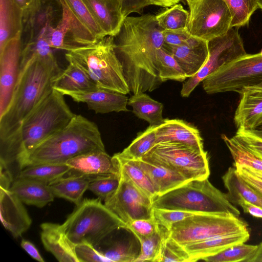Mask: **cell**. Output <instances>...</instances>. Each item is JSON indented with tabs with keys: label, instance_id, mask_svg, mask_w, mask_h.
I'll use <instances>...</instances> for the list:
<instances>
[{
	"label": "cell",
	"instance_id": "6da1fadb",
	"mask_svg": "<svg viewBox=\"0 0 262 262\" xmlns=\"http://www.w3.org/2000/svg\"><path fill=\"white\" fill-rule=\"evenodd\" d=\"M114 42L116 55L133 94L151 92L162 84L157 57L164 41L155 15L126 17Z\"/></svg>",
	"mask_w": 262,
	"mask_h": 262
},
{
	"label": "cell",
	"instance_id": "7a4b0ae2",
	"mask_svg": "<svg viewBox=\"0 0 262 262\" xmlns=\"http://www.w3.org/2000/svg\"><path fill=\"white\" fill-rule=\"evenodd\" d=\"M63 96L53 89L12 135L0 141V164L8 168L16 164L20 171L28 156L38 145L70 123L75 114Z\"/></svg>",
	"mask_w": 262,
	"mask_h": 262
},
{
	"label": "cell",
	"instance_id": "3957f363",
	"mask_svg": "<svg viewBox=\"0 0 262 262\" xmlns=\"http://www.w3.org/2000/svg\"><path fill=\"white\" fill-rule=\"evenodd\" d=\"M62 71L54 55L34 58L19 69L11 101L0 117V140L12 135L51 93L55 79Z\"/></svg>",
	"mask_w": 262,
	"mask_h": 262
},
{
	"label": "cell",
	"instance_id": "277c9868",
	"mask_svg": "<svg viewBox=\"0 0 262 262\" xmlns=\"http://www.w3.org/2000/svg\"><path fill=\"white\" fill-rule=\"evenodd\" d=\"M96 150H105L97 125L84 116L75 114L65 127L29 154L23 169L40 164H64L71 158Z\"/></svg>",
	"mask_w": 262,
	"mask_h": 262
},
{
	"label": "cell",
	"instance_id": "5b68a950",
	"mask_svg": "<svg viewBox=\"0 0 262 262\" xmlns=\"http://www.w3.org/2000/svg\"><path fill=\"white\" fill-rule=\"evenodd\" d=\"M67 61L81 69L99 88L124 95L130 90L115 52L114 37L106 36L95 43L67 52Z\"/></svg>",
	"mask_w": 262,
	"mask_h": 262
},
{
	"label": "cell",
	"instance_id": "8992f818",
	"mask_svg": "<svg viewBox=\"0 0 262 262\" xmlns=\"http://www.w3.org/2000/svg\"><path fill=\"white\" fill-rule=\"evenodd\" d=\"M152 207L196 213H228L237 217L240 215L227 193L215 187L208 178L189 181L158 196L152 202Z\"/></svg>",
	"mask_w": 262,
	"mask_h": 262
},
{
	"label": "cell",
	"instance_id": "52a82bcc",
	"mask_svg": "<svg viewBox=\"0 0 262 262\" xmlns=\"http://www.w3.org/2000/svg\"><path fill=\"white\" fill-rule=\"evenodd\" d=\"M61 227L74 246L87 243L94 247L115 230L126 229V224L102 204L99 198L82 200Z\"/></svg>",
	"mask_w": 262,
	"mask_h": 262
},
{
	"label": "cell",
	"instance_id": "ba28073f",
	"mask_svg": "<svg viewBox=\"0 0 262 262\" xmlns=\"http://www.w3.org/2000/svg\"><path fill=\"white\" fill-rule=\"evenodd\" d=\"M142 160L174 171L188 181L207 179L210 174L207 152L178 142H157Z\"/></svg>",
	"mask_w": 262,
	"mask_h": 262
},
{
	"label": "cell",
	"instance_id": "9c48e42d",
	"mask_svg": "<svg viewBox=\"0 0 262 262\" xmlns=\"http://www.w3.org/2000/svg\"><path fill=\"white\" fill-rule=\"evenodd\" d=\"M248 224L228 213H200L172 224L169 236L184 247L214 236L248 231Z\"/></svg>",
	"mask_w": 262,
	"mask_h": 262
},
{
	"label": "cell",
	"instance_id": "30bf717a",
	"mask_svg": "<svg viewBox=\"0 0 262 262\" xmlns=\"http://www.w3.org/2000/svg\"><path fill=\"white\" fill-rule=\"evenodd\" d=\"M262 83V56L246 54L210 74L202 81L208 94L227 92L239 94L243 89Z\"/></svg>",
	"mask_w": 262,
	"mask_h": 262
},
{
	"label": "cell",
	"instance_id": "8fae6325",
	"mask_svg": "<svg viewBox=\"0 0 262 262\" xmlns=\"http://www.w3.org/2000/svg\"><path fill=\"white\" fill-rule=\"evenodd\" d=\"M186 29L193 36L209 41L231 28L232 15L224 0H188Z\"/></svg>",
	"mask_w": 262,
	"mask_h": 262
},
{
	"label": "cell",
	"instance_id": "7c38bea8",
	"mask_svg": "<svg viewBox=\"0 0 262 262\" xmlns=\"http://www.w3.org/2000/svg\"><path fill=\"white\" fill-rule=\"evenodd\" d=\"M208 58L200 70L182 85L181 95L188 97L196 86L210 74L247 54L238 30L231 28L224 35L208 41Z\"/></svg>",
	"mask_w": 262,
	"mask_h": 262
},
{
	"label": "cell",
	"instance_id": "4fadbf2b",
	"mask_svg": "<svg viewBox=\"0 0 262 262\" xmlns=\"http://www.w3.org/2000/svg\"><path fill=\"white\" fill-rule=\"evenodd\" d=\"M117 190L104 202L105 206L126 224L137 219L153 217V201L128 179L120 175Z\"/></svg>",
	"mask_w": 262,
	"mask_h": 262
},
{
	"label": "cell",
	"instance_id": "5bb4252c",
	"mask_svg": "<svg viewBox=\"0 0 262 262\" xmlns=\"http://www.w3.org/2000/svg\"><path fill=\"white\" fill-rule=\"evenodd\" d=\"M59 1L62 8L61 17L48 38L52 48L68 52L99 40L73 14L64 0Z\"/></svg>",
	"mask_w": 262,
	"mask_h": 262
},
{
	"label": "cell",
	"instance_id": "9a60e30c",
	"mask_svg": "<svg viewBox=\"0 0 262 262\" xmlns=\"http://www.w3.org/2000/svg\"><path fill=\"white\" fill-rule=\"evenodd\" d=\"M21 38L10 40L0 51V117L9 105L19 75Z\"/></svg>",
	"mask_w": 262,
	"mask_h": 262
},
{
	"label": "cell",
	"instance_id": "2e32d148",
	"mask_svg": "<svg viewBox=\"0 0 262 262\" xmlns=\"http://www.w3.org/2000/svg\"><path fill=\"white\" fill-rule=\"evenodd\" d=\"M61 15L59 0H35L24 11L23 32L27 35L25 43L36 39L47 28L55 27Z\"/></svg>",
	"mask_w": 262,
	"mask_h": 262
},
{
	"label": "cell",
	"instance_id": "e0dca14e",
	"mask_svg": "<svg viewBox=\"0 0 262 262\" xmlns=\"http://www.w3.org/2000/svg\"><path fill=\"white\" fill-rule=\"evenodd\" d=\"M69 176H83L91 179L100 176L120 174L116 160L102 150L91 151L69 159Z\"/></svg>",
	"mask_w": 262,
	"mask_h": 262
},
{
	"label": "cell",
	"instance_id": "ac0fdd59",
	"mask_svg": "<svg viewBox=\"0 0 262 262\" xmlns=\"http://www.w3.org/2000/svg\"><path fill=\"white\" fill-rule=\"evenodd\" d=\"M62 94L69 96L75 102L86 103L89 109L96 114L128 111L126 107L128 98L125 95L99 87Z\"/></svg>",
	"mask_w": 262,
	"mask_h": 262
},
{
	"label": "cell",
	"instance_id": "d6986e66",
	"mask_svg": "<svg viewBox=\"0 0 262 262\" xmlns=\"http://www.w3.org/2000/svg\"><path fill=\"white\" fill-rule=\"evenodd\" d=\"M23 203L9 189L0 188L1 220L15 238L21 236L32 224V219Z\"/></svg>",
	"mask_w": 262,
	"mask_h": 262
},
{
	"label": "cell",
	"instance_id": "ffe728a7",
	"mask_svg": "<svg viewBox=\"0 0 262 262\" xmlns=\"http://www.w3.org/2000/svg\"><path fill=\"white\" fill-rule=\"evenodd\" d=\"M234 121L237 129L253 130L262 117V87L249 86L242 90Z\"/></svg>",
	"mask_w": 262,
	"mask_h": 262
},
{
	"label": "cell",
	"instance_id": "44dd1931",
	"mask_svg": "<svg viewBox=\"0 0 262 262\" xmlns=\"http://www.w3.org/2000/svg\"><path fill=\"white\" fill-rule=\"evenodd\" d=\"M183 69L188 78L195 75L209 56L208 41L195 37L189 43L179 46L164 45Z\"/></svg>",
	"mask_w": 262,
	"mask_h": 262
},
{
	"label": "cell",
	"instance_id": "7402d4cb",
	"mask_svg": "<svg viewBox=\"0 0 262 262\" xmlns=\"http://www.w3.org/2000/svg\"><path fill=\"white\" fill-rule=\"evenodd\" d=\"M106 36L115 37L126 18L116 0H83Z\"/></svg>",
	"mask_w": 262,
	"mask_h": 262
},
{
	"label": "cell",
	"instance_id": "603a6c76",
	"mask_svg": "<svg viewBox=\"0 0 262 262\" xmlns=\"http://www.w3.org/2000/svg\"><path fill=\"white\" fill-rule=\"evenodd\" d=\"M157 142L174 141L204 149L203 140L198 129L180 119H165L155 128Z\"/></svg>",
	"mask_w": 262,
	"mask_h": 262
},
{
	"label": "cell",
	"instance_id": "cb8c5ba5",
	"mask_svg": "<svg viewBox=\"0 0 262 262\" xmlns=\"http://www.w3.org/2000/svg\"><path fill=\"white\" fill-rule=\"evenodd\" d=\"M41 239L45 248L60 262H78L74 246L66 237L61 225L43 223L40 225Z\"/></svg>",
	"mask_w": 262,
	"mask_h": 262
},
{
	"label": "cell",
	"instance_id": "d4e9b609",
	"mask_svg": "<svg viewBox=\"0 0 262 262\" xmlns=\"http://www.w3.org/2000/svg\"><path fill=\"white\" fill-rule=\"evenodd\" d=\"M250 237L249 230L240 233L214 236L184 247L190 256V262L202 260L231 246L245 243Z\"/></svg>",
	"mask_w": 262,
	"mask_h": 262
},
{
	"label": "cell",
	"instance_id": "484cf974",
	"mask_svg": "<svg viewBox=\"0 0 262 262\" xmlns=\"http://www.w3.org/2000/svg\"><path fill=\"white\" fill-rule=\"evenodd\" d=\"M23 14L14 0H0V51L9 41L21 36Z\"/></svg>",
	"mask_w": 262,
	"mask_h": 262
},
{
	"label": "cell",
	"instance_id": "4316f807",
	"mask_svg": "<svg viewBox=\"0 0 262 262\" xmlns=\"http://www.w3.org/2000/svg\"><path fill=\"white\" fill-rule=\"evenodd\" d=\"M9 189L23 203L42 208L54 200L48 184L28 179H15Z\"/></svg>",
	"mask_w": 262,
	"mask_h": 262
},
{
	"label": "cell",
	"instance_id": "83f0119b",
	"mask_svg": "<svg viewBox=\"0 0 262 262\" xmlns=\"http://www.w3.org/2000/svg\"><path fill=\"white\" fill-rule=\"evenodd\" d=\"M135 161L149 178L157 196L189 181L179 173L162 166L155 165L142 159Z\"/></svg>",
	"mask_w": 262,
	"mask_h": 262
},
{
	"label": "cell",
	"instance_id": "f1b7e54d",
	"mask_svg": "<svg viewBox=\"0 0 262 262\" xmlns=\"http://www.w3.org/2000/svg\"><path fill=\"white\" fill-rule=\"evenodd\" d=\"M67 68L55 79L53 88L61 94L66 92L83 91L98 87L78 66L68 61Z\"/></svg>",
	"mask_w": 262,
	"mask_h": 262
},
{
	"label": "cell",
	"instance_id": "f546056e",
	"mask_svg": "<svg viewBox=\"0 0 262 262\" xmlns=\"http://www.w3.org/2000/svg\"><path fill=\"white\" fill-rule=\"evenodd\" d=\"M90 181L88 177L68 175L55 180L49 186L55 196L66 199L77 205L82 201Z\"/></svg>",
	"mask_w": 262,
	"mask_h": 262
},
{
	"label": "cell",
	"instance_id": "4dcf8cb0",
	"mask_svg": "<svg viewBox=\"0 0 262 262\" xmlns=\"http://www.w3.org/2000/svg\"><path fill=\"white\" fill-rule=\"evenodd\" d=\"M127 104L133 108V112L136 116L147 121L149 126H159L164 121L163 104L145 93L133 94L128 99Z\"/></svg>",
	"mask_w": 262,
	"mask_h": 262
},
{
	"label": "cell",
	"instance_id": "1f68e13d",
	"mask_svg": "<svg viewBox=\"0 0 262 262\" xmlns=\"http://www.w3.org/2000/svg\"><path fill=\"white\" fill-rule=\"evenodd\" d=\"M119 166L120 175L128 179L135 186L152 201L157 196L149 178L135 160L121 157L118 153L113 156Z\"/></svg>",
	"mask_w": 262,
	"mask_h": 262
},
{
	"label": "cell",
	"instance_id": "d6a6232c",
	"mask_svg": "<svg viewBox=\"0 0 262 262\" xmlns=\"http://www.w3.org/2000/svg\"><path fill=\"white\" fill-rule=\"evenodd\" d=\"M228 199L241 197L262 208V195L250 186L237 173L236 168L229 167L222 177Z\"/></svg>",
	"mask_w": 262,
	"mask_h": 262
},
{
	"label": "cell",
	"instance_id": "836d02e7",
	"mask_svg": "<svg viewBox=\"0 0 262 262\" xmlns=\"http://www.w3.org/2000/svg\"><path fill=\"white\" fill-rule=\"evenodd\" d=\"M70 170L66 164H40L20 170L15 179H28L49 184L63 177Z\"/></svg>",
	"mask_w": 262,
	"mask_h": 262
},
{
	"label": "cell",
	"instance_id": "e575fe53",
	"mask_svg": "<svg viewBox=\"0 0 262 262\" xmlns=\"http://www.w3.org/2000/svg\"><path fill=\"white\" fill-rule=\"evenodd\" d=\"M157 63L159 77L163 82L168 80L182 82L188 78L180 65L164 46L158 50Z\"/></svg>",
	"mask_w": 262,
	"mask_h": 262
},
{
	"label": "cell",
	"instance_id": "d590c367",
	"mask_svg": "<svg viewBox=\"0 0 262 262\" xmlns=\"http://www.w3.org/2000/svg\"><path fill=\"white\" fill-rule=\"evenodd\" d=\"M159 12L155 15L159 27L163 30L186 28L189 12L181 4H177Z\"/></svg>",
	"mask_w": 262,
	"mask_h": 262
},
{
	"label": "cell",
	"instance_id": "8d00e7d4",
	"mask_svg": "<svg viewBox=\"0 0 262 262\" xmlns=\"http://www.w3.org/2000/svg\"><path fill=\"white\" fill-rule=\"evenodd\" d=\"M155 126H149L146 130L139 133L136 138L122 152L118 154L126 159L139 160L156 143Z\"/></svg>",
	"mask_w": 262,
	"mask_h": 262
},
{
	"label": "cell",
	"instance_id": "74e56055",
	"mask_svg": "<svg viewBox=\"0 0 262 262\" xmlns=\"http://www.w3.org/2000/svg\"><path fill=\"white\" fill-rule=\"evenodd\" d=\"M221 137L231 153L234 164L245 165L262 172V159L248 149L234 136L228 138L222 134Z\"/></svg>",
	"mask_w": 262,
	"mask_h": 262
},
{
	"label": "cell",
	"instance_id": "f35d334b",
	"mask_svg": "<svg viewBox=\"0 0 262 262\" xmlns=\"http://www.w3.org/2000/svg\"><path fill=\"white\" fill-rule=\"evenodd\" d=\"M169 235V231L160 226L159 230L152 236L139 239L141 248L135 261H158L163 242Z\"/></svg>",
	"mask_w": 262,
	"mask_h": 262
},
{
	"label": "cell",
	"instance_id": "ab89813d",
	"mask_svg": "<svg viewBox=\"0 0 262 262\" xmlns=\"http://www.w3.org/2000/svg\"><path fill=\"white\" fill-rule=\"evenodd\" d=\"M107 245L95 248L111 262H133L139 254L133 241L115 242Z\"/></svg>",
	"mask_w": 262,
	"mask_h": 262
},
{
	"label": "cell",
	"instance_id": "60d3db41",
	"mask_svg": "<svg viewBox=\"0 0 262 262\" xmlns=\"http://www.w3.org/2000/svg\"><path fill=\"white\" fill-rule=\"evenodd\" d=\"M257 245L245 243L231 246L214 255L202 259L208 262H247L256 251Z\"/></svg>",
	"mask_w": 262,
	"mask_h": 262
},
{
	"label": "cell",
	"instance_id": "b9f144b4",
	"mask_svg": "<svg viewBox=\"0 0 262 262\" xmlns=\"http://www.w3.org/2000/svg\"><path fill=\"white\" fill-rule=\"evenodd\" d=\"M231 15V27H239L247 25L258 8L256 0H224Z\"/></svg>",
	"mask_w": 262,
	"mask_h": 262
},
{
	"label": "cell",
	"instance_id": "7bdbcfd3",
	"mask_svg": "<svg viewBox=\"0 0 262 262\" xmlns=\"http://www.w3.org/2000/svg\"><path fill=\"white\" fill-rule=\"evenodd\" d=\"M64 1L73 14L91 31L97 39L100 40L106 36L83 0H64Z\"/></svg>",
	"mask_w": 262,
	"mask_h": 262
},
{
	"label": "cell",
	"instance_id": "ee69618b",
	"mask_svg": "<svg viewBox=\"0 0 262 262\" xmlns=\"http://www.w3.org/2000/svg\"><path fill=\"white\" fill-rule=\"evenodd\" d=\"M120 181V174L97 176L91 179L88 190L104 201L117 190Z\"/></svg>",
	"mask_w": 262,
	"mask_h": 262
},
{
	"label": "cell",
	"instance_id": "f6af8a7d",
	"mask_svg": "<svg viewBox=\"0 0 262 262\" xmlns=\"http://www.w3.org/2000/svg\"><path fill=\"white\" fill-rule=\"evenodd\" d=\"M158 261L190 262V258L184 248L169 235L163 242Z\"/></svg>",
	"mask_w": 262,
	"mask_h": 262
},
{
	"label": "cell",
	"instance_id": "bcb514c9",
	"mask_svg": "<svg viewBox=\"0 0 262 262\" xmlns=\"http://www.w3.org/2000/svg\"><path fill=\"white\" fill-rule=\"evenodd\" d=\"M152 214L157 223L169 231L173 224L188 216L200 213L179 210L153 208Z\"/></svg>",
	"mask_w": 262,
	"mask_h": 262
},
{
	"label": "cell",
	"instance_id": "7dc6e473",
	"mask_svg": "<svg viewBox=\"0 0 262 262\" xmlns=\"http://www.w3.org/2000/svg\"><path fill=\"white\" fill-rule=\"evenodd\" d=\"M235 138L250 151L262 159V133L237 129Z\"/></svg>",
	"mask_w": 262,
	"mask_h": 262
},
{
	"label": "cell",
	"instance_id": "c3c4849f",
	"mask_svg": "<svg viewBox=\"0 0 262 262\" xmlns=\"http://www.w3.org/2000/svg\"><path fill=\"white\" fill-rule=\"evenodd\" d=\"M160 226L153 217L148 219H137L126 224V229L130 230L139 240L150 237L159 229Z\"/></svg>",
	"mask_w": 262,
	"mask_h": 262
},
{
	"label": "cell",
	"instance_id": "681fc988",
	"mask_svg": "<svg viewBox=\"0 0 262 262\" xmlns=\"http://www.w3.org/2000/svg\"><path fill=\"white\" fill-rule=\"evenodd\" d=\"M74 250L78 262H111L94 246L87 243L74 245Z\"/></svg>",
	"mask_w": 262,
	"mask_h": 262
},
{
	"label": "cell",
	"instance_id": "f907efd6",
	"mask_svg": "<svg viewBox=\"0 0 262 262\" xmlns=\"http://www.w3.org/2000/svg\"><path fill=\"white\" fill-rule=\"evenodd\" d=\"M164 45L179 46L190 43L195 37L192 36L186 28L174 30H163Z\"/></svg>",
	"mask_w": 262,
	"mask_h": 262
},
{
	"label": "cell",
	"instance_id": "816d5d0a",
	"mask_svg": "<svg viewBox=\"0 0 262 262\" xmlns=\"http://www.w3.org/2000/svg\"><path fill=\"white\" fill-rule=\"evenodd\" d=\"M116 1L121 6L123 13L125 17L133 13L142 15L145 8L150 6H154L151 0Z\"/></svg>",
	"mask_w": 262,
	"mask_h": 262
},
{
	"label": "cell",
	"instance_id": "f5cc1de1",
	"mask_svg": "<svg viewBox=\"0 0 262 262\" xmlns=\"http://www.w3.org/2000/svg\"><path fill=\"white\" fill-rule=\"evenodd\" d=\"M238 174L253 189L262 195V181L250 173L243 165L233 164Z\"/></svg>",
	"mask_w": 262,
	"mask_h": 262
},
{
	"label": "cell",
	"instance_id": "db71d44e",
	"mask_svg": "<svg viewBox=\"0 0 262 262\" xmlns=\"http://www.w3.org/2000/svg\"><path fill=\"white\" fill-rule=\"evenodd\" d=\"M233 205L241 206L245 213H249L252 216L262 219V208L253 204L241 197H234L229 199Z\"/></svg>",
	"mask_w": 262,
	"mask_h": 262
},
{
	"label": "cell",
	"instance_id": "11a10c76",
	"mask_svg": "<svg viewBox=\"0 0 262 262\" xmlns=\"http://www.w3.org/2000/svg\"><path fill=\"white\" fill-rule=\"evenodd\" d=\"M0 188L9 189L14 179L9 168L3 164H0Z\"/></svg>",
	"mask_w": 262,
	"mask_h": 262
},
{
	"label": "cell",
	"instance_id": "9f6ffc18",
	"mask_svg": "<svg viewBox=\"0 0 262 262\" xmlns=\"http://www.w3.org/2000/svg\"><path fill=\"white\" fill-rule=\"evenodd\" d=\"M20 245L21 247L34 259L40 261L44 262L45 260L40 255L38 250L35 246L30 241L23 239Z\"/></svg>",
	"mask_w": 262,
	"mask_h": 262
},
{
	"label": "cell",
	"instance_id": "6f0895ef",
	"mask_svg": "<svg viewBox=\"0 0 262 262\" xmlns=\"http://www.w3.org/2000/svg\"><path fill=\"white\" fill-rule=\"evenodd\" d=\"M154 6L167 8L179 3L181 0H151Z\"/></svg>",
	"mask_w": 262,
	"mask_h": 262
},
{
	"label": "cell",
	"instance_id": "680465c9",
	"mask_svg": "<svg viewBox=\"0 0 262 262\" xmlns=\"http://www.w3.org/2000/svg\"><path fill=\"white\" fill-rule=\"evenodd\" d=\"M247 262H262V242L257 245V248Z\"/></svg>",
	"mask_w": 262,
	"mask_h": 262
},
{
	"label": "cell",
	"instance_id": "91938a15",
	"mask_svg": "<svg viewBox=\"0 0 262 262\" xmlns=\"http://www.w3.org/2000/svg\"><path fill=\"white\" fill-rule=\"evenodd\" d=\"M24 11L28 9L35 0H14Z\"/></svg>",
	"mask_w": 262,
	"mask_h": 262
},
{
	"label": "cell",
	"instance_id": "94428289",
	"mask_svg": "<svg viewBox=\"0 0 262 262\" xmlns=\"http://www.w3.org/2000/svg\"><path fill=\"white\" fill-rule=\"evenodd\" d=\"M252 175L262 181V172L256 170L248 166L243 165Z\"/></svg>",
	"mask_w": 262,
	"mask_h": 262
},
{
	"label": "cell",
	"instance_id": "6125c7cd",
	"mask_svg": "<svg viewBox=\"0 0 262 262\" xmlns=\"http://www.w3.org/2000/svg\"><path fill=\"white\" fill-rule=\"evenodd\" d=\"M254 130L262 133V117L259 120Z\"/></svg>",
	"mask_w": 262,
	"mask_h": 262
},
{
	"label": "cell",
	"instance_id": "be15d7a7",
	"mask_svg": "<svg viewBox=\"0 0 262 262\" xmlns=\"http://www.w3.org/2000/svg\"><path fill=\"white\" fill-rule=\"evenodd\" d=\"M258 7L262 10V0H256Z\"/></svg>",
	"mask_w": 262,
	"mask_h": 262
},
{
	"label": "cell",
	"instance_id": "e7e4bbea",
	"mask_svg": "<svg viewBox=\"0 0 262 262\" xmlns=\"http://www.w3.org/2000/svg\"><path fill=\"white\" fill-rule=\"evenodd\" d=\"M187 1L188 0H181V1H182L184 4H187Z\"/></svg>",
	"mask_w": 262,
	"mask_h": 262
},
{
	"label": "cell",
	"instance_id": "03108f58",
	"mask_svg": "<svg viewBox=\"0 0 262 262\" xmlns=\"http://www.w3.org/2000/svg\"><path fill=\"white\" fill-rule=\"evenodd\" d=\"M257 86L262 87V83L261 84H260L259 85H258Z\"/></svg>",
	"mask_w": 262,
	"mask_h": 262
},
{
	"label": "cell",
	"instance_id": "003e7915",
	"mask_svg": "<svg viewBox=\"0 0 262 262\" xmlns=\"http://www.w3.org/2000/svg\"><path fill=\"white\" fill-rule=\"evenodd\" d=\"M259 53H260L261 55L262 56V49Z\"/></svg>",
	"mask_w": 262,
	"mask_h": 262
}]
</instances>
